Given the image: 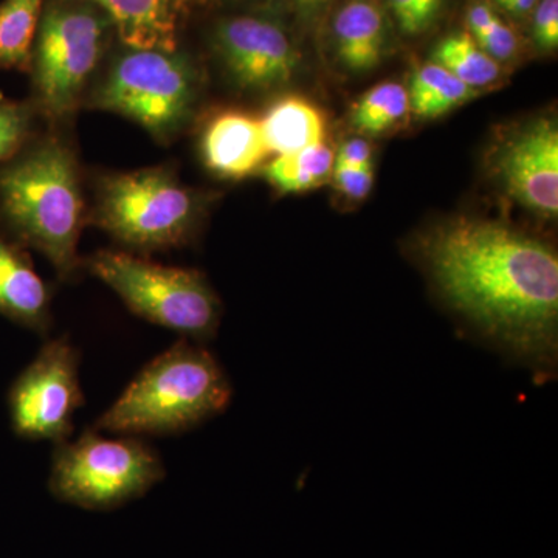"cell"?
<instances>
[{"instance_id":"cell-1","label":"cell","mask_w":558,"mask_h":558,"mask_svg":"<svg viewBox=\"0 0 558 558\" xmlns=\"http://www.w3.org/2000/svg\"><path fill=\"white\" fill-rule=\"evenodd\" d=\"M440 299L509 357L550 379L558 355V258L499 220L453 218L414 242Z\"/></svg>"},{"instance_id":"cell-2","label":"cell","mask_w":558,"mask_h":558,"mask_svg":"<svg viewBox=\"0 0 558 558\" xmlns=\"http://www.w3.org/2000/svg\"><path fill=\"white\" fill-rule=\"evenodd\" d=\"M231 396L215 355L183 339L150 360L94 428L123 436L179 435L223 413Z\"/></svg>"},{"instance_id":"cell-3","label":"cell","mask_w":558,"mask_h":558,"mask_svg":"<svg viewBox=\"0 0 558 558\" xmlns=\"http://www.w3.org/2000/svg\"><path fill=\"white\" fill-rule=\"evenodd\" d=\"M0 213L58 277L68 281L76 274L86 205L78 160L64 140H44L0 172Z\"/></svg>"},{"instance_id":"cell-4","label":"cell","mask_w":558,"mask_h":558,"mask_svg":"<svg viewBox=\"0 0 558 558\" xmlns=\"http://www.w3.org/2000/svg\"><path fill=\"white\" fill-rule=\"evenodd\" d=\"M207 196L180 182L167 167L101 178L92 220L132 252L189 244L199 230Z\"/></svg>"},{"instance_id":"cell-5","label":"cell","mask_w":558,"mask_h":558,"mask_svg":"<svg viewBox=\"0 0 558 558\" xmlns=\"http://www.w3.org/2000/svg\"><path fill=\"white\" fill-rule=\"evenodd\" d=\"M81 267L112 289L128 310L153 325L196 343L218 332L222 304L199 270L161 266L121 250H100L81 260Z\"/></svg>"},{"instance_id":"cell-6","label":"cell","mask_w":558,"mask_h":558,"mask_svg":"<svg viewBox=\"0 0 558 558\" xmlns=\"http://www.w3.org/2000/svg\"><path fill=\"white\" fill-rule=\"evenodd\" d=\"M199 73L178 50L124 47L92 94L90 106L126 117L160 142H170L193 119Z\"/></svg>"},{"instance_id":"cell-7","label":"cell","mask_w":558,"mask_h":558,"mask_svg":"<svg viewBox=\"0 0 558 558\" xmlns=\"http://www.w3.org/2000/svg\"><path fill=\"white\" fill-rule=\"evenodd\" d=\"M165 475L159 453L138 436L109 438L92 428L57 444L49 488L62 502L105 512L142 498Z\"/></svg>"},{"instance_id":"cell-8","label":"cell","mask_w":558,"mask_h":558,"mask_svg":"<svg viewBox=\"0 0 558 558\" xmlns=\"http://www.w3.org/2000/svg\"><path fill=\"white\" fill-rule=\"evenodd\" d=\"M113 27L89 0H47L32 64L36 94L50 120H64L86 97Z\"/></svg>"},{"instance_id":"cell-9","label":"cell","mask_w":558,"mask_h":558,"mask_svg":"<svg viewBox=\"0 0 558 558\" xmlns=\"http://www.w3.org/2000/svg\"><path fill=\"white\" fill-rule=\"evenodd\" d=\"M84 405L80 384V352L69 337L51 339L11 387V427L21 438L69 439L73 416Z\"/></svg>"},{"instance_id":"cell-10","label":"cell","mask_w":558,"mask_h":558,"mask_svg":"<svg viewBox=\"0 0 558 558\" xmlns=\"http://www.w3.org/2000/svg\"><path fill=\"white\" fill-rule=\"evenodd\" d=\"M213 49L242 90L279 89L295 78L300 53L289 33L269 17H226L213 32Z\"/></svg>"},{"instance_id":"cell-11","label":"cell","mask_w":558,"mask_h":558,"mask_svg":"<svg viewBox=\"0 0 558 558\" xmlns=\"http://www.w3.org/2000/svg\"><path fill=\"white\" fill-rule=\"evenodd\" d=\"M502 189L512 199L542 218L558 213V128L556 120L529 121L499 148L495 157Z\"/></svg>"},{"instance_id":"cell-12","label":"cell","mask_w":558,"mask_h":558,"mask_svg":"<svg viewBox=\"0 0 558 558\" xmlns=\"http://www.w3.org/2000/svg\"><path fill=\"white\" fill-rule=\"evenodd\" d=\"M202 160L218 178L241 180L263 170L270 150L260 120L242 110H222L205 124Z\"/></svg>"},{"instance_id":"cell-13","label":"cell","mask_w":558,"mask_h":558,"mask_svg":"<svg viewBox=\"0 0 558 558\" xmlns=\"http://www.w3.org/2000/svg\"><path fill=\"white\" fill-rule=\"evenodd\" d=\"M333 44L351 72L377 68L387 49V16L379 0H347L333 17Z\"/></svg>"},{"instance_id":"cell-14","label":"cell","mask_w":558,"mask_h":558,"mask_svg":"<svg viewBox=\"0 0 558 558\" xmlns=\"http://www.w3.org/2000/svg\"><path fill=\"white\" fill-rule=\"evenodd\" d=\"M108 16L124 47L179 49L178 14L171 0H89Z\"/></svg>"},{"instance_id":"cell-15","label":"cell","mask_w":558,"mask_h":558,"mask_svg":"<svg viewBox=\"0 0 558 558\" xmlns=\"http://www.w3.org/2000/svg\"><path fill=\"white\" fill-rule=\"evenodd\" d=\"M50 290L32 264L0 238V314L46 333L51 326Z\"/></svg>"},{"instance_id":"cell-16","label":"cell","mask_w":558,"mask_h":558,"mask_svg":"<svg viewBox=\"0 0 558 558\" xmlns=\"http://www.w3.org/2000/svg\"><path fill=\"white\" fill-rule=\"evenodd\" d=\"M259 120L267 148L277 156L318 145L328 134L325 112L299 95L279 98Z\"/></svg>"},{"instance_id":"cell-17","label":"cell","mask_w":558,"mask_h":558,"mask_svg":"<svg viewBox=\"0 0 558 558\" xmlns=\"http://www.w3.org/2000/svg\"><path fill=\"white\" fill-rule=\"evenodd\" d=\"M336 150L328 142L318 143L299 153L282 154L264 165L267 182L282 194H299L317 190L332 178Z\"/></svg>"},{"instance_id":"cell-18","label":"cell","mask_w":558,"mask_h":558,"mask_svg":"<svg viewBox=\"0 0 558 558\" xmlns=\"http://www.w3.org/2000/svg\"><path fill=\"white\" fill-rule=\"evenodd\" d=\"M481 94L432 61L414 70L409 90L410 110L418 119L435 120Z\"/></svg>"},{"instance_id":"cell-19","label":"cell","mask_w":558,"mask_h":558,"mask_svg":"<svg viewBox=\"0 0 558 558\" xmlns=\"http://www.w3.org/2000/svg\"><path fill=\"white\" fill-rule=\"evenodd\" d=\"M47 0L0 2V69H28Z\"/></svg>"},{"instance_id":"cell-20","label":"cell","mask_w":558,"mask_h":558,"mask_svg":"<svg viewBox=\"0 0 558 558\" xmlns=\"http://www.w3.org/2000/svg\"><path fill=\"white\" fill-rule=\"evenodd\" d=\"M433 62L449 70L465 86L480 92L502 78L499 62L488 57L468 31L451 33L439 40L433 50Z\"/></svg>"},{"instance_id":"cell-21","label":"cell","mask_w":558,"mask_h":558,"mask_svg":"<svg viewBox=\"0 0 558 558\" xmlns=\"http://www.w3.org/2000/svg\"><path fill=\"white\" fill-rule=\"evenodd\" d=\"M409 112V89L398 81H381L355 101L351 126L359 134L381 135L398 126Z\"/></svg>"},{"instance_id":"cell-22","label":"cell","mask_w":558,"mask_h":558,"mask_svg":"<svg viewBox=\"0 0 558 558\" xmlns=\"http://www.w3.org/2000/svg\"><path fill=\"white\" fill-rule=\"evenodd\" d=\"M468 32L481 49L495 61L512 60L519 51V38L487 3L476 2L468 11Z\"/></svg>"},{"instance_id":"cell-23","label":"cell","mask_w":558,"mask_h":558,"mask_svg":"<svg viewBox=\"0 0 558 558\" xmlns=\"http://www.w3.org/2000/svg\"><path fill=\"white\" fill-rule=\"evenodd\" d=\"M402 35L409 38L424 35L436 24L447 0H387Z\"/></svg>"},{"instance_id":"cell-24","label":"cell","mask_w":558,"mask_h":558,"mask_svg":"<svg viewBox=\"0 0 558 558\" xmlns=\"http://www.w3.org/2000/svg\"><path fill=\"white\" fill-rule=\"evenodd\" d=\"M31 108L0 95V160L17 153L31 134Z\"/></svg>"},{"instance_id":"cell-25","label":"cell","mask_w":558,"mask_h":558,"mask_svg":"<svg viewBox=\"0 0 558 558\" xmlns=\"http://www.w3.org/2000/svg\"><path fill=\"white\" fill-rule=\"evenodd\" d=\"M333 189L351 201H363L374 186V167H339L332 171Z\"/></svg>"},{"instance_id":"cell-26","label":"cell","mask_w":558,"mask_h":558,"mask_svg":"<svg viewBox=\"0 0 558 558\" xmlns=\"http://www.w3.org/2000/svg\"><path fill=\"white\" fill-rule=\"evenodd\" d=\"M532 35L538 49L553 51L558 47V0H538L534 9Z\"/></svg>"},{"instance_id":"cell-27","label":"cell","mask_w":558,"mask_h":558,"mask_svg":"<svg viewBox=\"0 0 558 558\" xmlns=\"http://www.w3.org/2000/svg\"><path fill=\"white\" fill-rule=\"evenodd\" d=\"M336 165L339 167H373V146L365 138H349L337 150Z\"/></svg>"},{"instance_id":"cell-28","label":"cell","mask_w":558,"mask_h":558,"mask_svg":"<svg viewBox=\"0 0 558 558\" xmlns=\"http://www.w3.org/2000/svg\"><path fill=\"white\" fill-rule=\"evenodd\" d=\"M502 9L508 10L512 14H526L534 10L538 0H498Z\"/></svg>"},{"instance_id":"cell-29","label":"cell","mask_w":558,"mask_h":558,"mask_svg":"<svg viewBox=\"0 0 558 558\" xmlns=\"http://www.w3.org/2000/svg\"><path fill=\"white\" fill-rule=\"evenodd\" d=\"M330 0H292V3H295L299 9L303 11H314L322 9L326 3H329Z\"/></svg>"}]
</instances>
